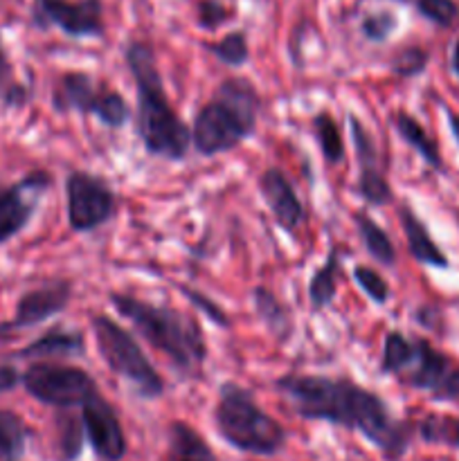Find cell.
Here are the masks:
<instances>
[{
    "mask_svg": "<svg viewBox=\"0 0 459 461\" xmlns=\"http://www.w3.org/2000/svg\"><path fill=\"white\" fill-rule=\"evenodd\" d=\"M274 390L297 417L358 432L390 461L403 457L412 439V426L399 421L376 392L346 376L286 374Z\"/></svg>",
    "mask_w": 459,
    "mask_h": 461,
    "instance_id": "6da1fadb",
    "label": "cell"
},
{
    "mask_svg": "<svg viewBox=\"0 0 459 461\" xmlns=\"http://www.w3.org/2000/svg\"><path fill=\"white\" fill-rule=\"evenodd\" d=\"M122 52L135 86V133L144 151L169 162L184 160L192 147V129L171 106L158 68L156 50L148 41L130 39Z\"/></svg>",
    "mask_w": 459,
    "mask_h": 461,
    "instance_id": "7a4b0ae2",
    "label": "cell"
},
{
    "mask_svg": "<svg viewBox=\"0 0 459 461\" xmlns=\"http://www.w3.org/2000/svg\"><path fill=\"white\" fill-rule=\"evenodd\" d=\"M112 309L133 324L135 331L160 354L171 360L183 376H198L207 354V340L196 318H189L174 306L144 302L126 293H108Z\"/></svg>",
    "mask_w": 459,
    "mask_h": 461,
    "instance_id": "3957f363",
    "label": "cell"
},
{
    "mask_svg": "<svg viewBox=\"0 0 459 461\" xmlns=\"http://www.w3.org/2000/svg\"><path fill=\"white\" fill-rule=\"evenodd\" d=\"M261 113V95L246 77H228L216 86L192 124V147L198 156L214 158L252 138Z\"/></svg>",
    "mask_w": 459,
    "mask_h": 461,
    "instance_id": "277c9868",
    "label": "cell"
},
{
    "mask_svg": "<svg viewBox=\"0 0 459 461\" xmlns=\"http://www.w3.org/2000/svg\"><path fill=\"white\" fill-rule=\"evenodd\" d=\"M381 372L390 374L405 387L426 392L435 401L459 403V363L432 347L426 338L390 331L382 340Z\"/></svg>",
    "mask_w": 459,
    "mask_h": 461,
    "instance_id": "5b68a950",
    "label": "cell"
},
{
    "mask_svg": "<svg viewBox=\"0 0 459 461\" xmlns=\"http://www.w3.org/2000/svg\"><path fill=\"white\" fill-rule=\"evenodd\" d=\"M212 417L223 441L241 453L270 457L286 446L282 423L259 408L250 390L234 381L220 383Z\"/></svg>",
    "mask_w": 459,
    "mask_h": 461,
    "instance_id": "8992f818",
    "label": "cell"
},
{
    "mask_svg": "<svg viewBox=\"0 0 459 461\" xmlns=\"http://www.w3.org/2000/svg\"><path fill=\"white\" fill-rule=\"evenodd\" d=\"M90 327H93L94 345L106 367L117 378H122L135 396L144 401H156L165 394V378L158 374L138 340L122 324H117L108 315H93Z\"/></svg>",
    "mask_w": 459,
    "mask_h": 461,
    "instance_id": "52a82bcc",
    "label": "cell"
},
{
    "mask_svg": "<svg viewBox=\"0 0 459 461\" xmlns=\"http://www.w3.org/2000/svg\"><path fill=\"white\" fill-rule=\"evenodd\" d=\"M57 113H81L93 115L108 129H122L130 120V106L117 90L94 81L93 75L81 70L63 72L52 93Z\"/></svg>",
    "mask_w": 459,
    "mask_h": 461,
    "instance_id": "ba28073f",
    "label": "cell"
},
{
    "mask_svg": "<svg viewBox=\"0 0 459 461\" xmlns=\"http://www.w3.org/2000/svg\"><path fill=\"white\" fill-rule=\"evenodd\" d=\"M32 399L57 410L84 405L97 390V383L86 369L75 365L34 363L21 378Z\"/></svg>",
    "mask_w": 459,
    "mask_h": 461,
    "instance_id": "9c48e42d",
    "label": "cell"
},
{
    "mask_svg": "<svg viewBox=\"0 0 459 461\" xmlns=\"http://www.w3.org/2000/svg\"><path fill=\"white\" fill-rule=\"evenodd\" d=\"M66 212L72 232H94L115 216L117 196L102 176L72 171L66 178Z\"/></svg>",
    "mask_w": 459,
    "mask_h": 461,
    "instance_id": "30bf717a",
    "label": "cell"
},
{
    "mask_svg": "<svg viewBox=\"0 0 459 461\" xmlns=\"http://www.w3.org/2000/svg\"><path fill=\"white\" fill-rule=\"evenodd\" d=\"M32 23L39 30H58L70 39H102L106 34L104 0H32Z\"/></svg>",
    "mask_w": 459,
    "mask_h": 461,
    "instance_id": "8fae6325",
    "label": "cell"
},
{
    "mask_svg": "<svg viewBox=\"0 0 459 461\" xmlns=\"http://www.w3.org/2000/svg\"><path fill=\"white\" fill-rule=\"evenodd\" d=\"M349 133L354 142L356 165H358V178H356V194L360 201L369 207H385L394 201L392 185L387 183L385 171L381 167V156H378L376 142L367 126L363 124L358 115L349 113Z\"/></svg>",
    "mask_w": 459,
    "mask_h": 461,
    "instance_id": "7c38bea8",
    "label": "cell"
},
{
    "mask_svg": "<svg viewBox=\"0 0 459 461\" xmlns=\"http://www.w3.org/2000/svg\"><path fill=\"white\" fill-rule=\"evenodd\" d=\"M50 187H52V176L45 171H34L9 187H0V246L30 225L40 196Z\"/></svg>",
    "mask_w": 459,
    "mask_h": 461,
    "instance_id": "4fadbf2b",
    "label": "cell"
},
{
    "mask_svg": "<svg viewBox=\"0 0 459 461\" xmlns=\"http://www.w3.org/2000/svg\"><path fill=\"white\" fill-rule=\"evenodd\" d=\"M81 423L94 455L104 461H120L126 455V435L115 408L94 392L81 405Z\"/></svg>",
    "mask_w": 459,
    "mask_h": 461,
    "instance_id": "5bb4252c",
    "label": "cell"
},
{
    "mask_svg": "<svg viewBox=\"0 0 459 461\" xmlns=\"http://www.w3.org/2000/svg\"><path fill=\"white\" fill-rule=\"evenodd\" d=\"M259 192L274 223L286 234L295 237L302 225L306 223V212L288 176L277 167H270L259 176Z\"/></svg>",
    "mask_w": 459,
    "mask_h": 461,
    "instance_id": "9a60e30c",
    "label": "cell"
},
{
    "mask_svg": "<svg viewBox=\"0 0 459 461\" xmlns=\"http://www.w3.org/2000/svg\"><path fill=\"white\" fill-rule=\"evenodd\" d=\"M70 300L72 284L68 279H58V282H50L39 288H32V291H27L18 300L14 320L7 322L9 329L16 331V329L36 327V324L63 313L68 309V304H70Z\"/></svg>",
    "mask_w": 459,
    "mask_h": 461,
    "instance_id": "2e32d148",
    "label": "cell"
},
{
    "mask_svg": "<svg viewBox=\"0 0 459 461\" xmlns=\"http://www.w3.org/2000/svg\"><path fill=\"white\" fill-rule=\"evenodd\" d=\"M399 221H400V228H403L405 243H408L410 255H412V259L417 261V264L428 266V268H435V270L450 268V259L444 255L439 243L432 239L428 225L418 219L417 212H414L408 203L399 205Z\"/></svg>",
    "mask_w": 459,
    "mask_h": 461,
    "instance_id": "e0dca14e",
    "label": "cell"
},
{
    "mask_svg": "<svg viewBox=\"0 0 459 461\" xmlns=\"http://www.w3.org/2000/svg\"><path fill=\"white\" fill-rule=\"evenodd\" d=\"M250 297L252 304H255L256 318L261 320L266 331H268L274 340L282 342V345L291 340L292 333H295V322H292V313L288 311V306L266 286L252 288Z\"/></svg>",
    "mask_w": 459,
    "mask_h": 461,
    "instance_id": "ac0fdd59",
    "label": "cell"
},
{
    "mask_svg": "<svg viewBox=\"0 0 459 461\" xmlns=\"http://www.w3.org/2000/svg\"><path fill=\"white\" fill-rule=\"evenodd\" d=\"M390 122L392 126H394L396 133H399V138L403 140L412 151H417L418 158H421L430 169L444 171V160H441L439 147H436L435 140L428 135V131L423 129L421 122H418L412 113L403 111V108H396L390 115Z\"/></svg>",
    "mask_w": 459,
    "mask_h": 461,
    "instance_id": "d6986e66",
    "label": "cell"
},
{
    "mask_svg": "<svg viewBox=\"0 0 459 461\" xmlns=\"http://www.w3.org/2000/svg\"><path fill=\"white\" fill-rule=\"evenodd\" d=\"M86 354L84 333L54 327L18 351L21 358H72Z\"/></svg>",
    "mask_w": 459,
    "mask_h": 461,
    "instance_id": "ffe728a7",
    "label": "cell"
},
{
    "mask_svg": "<svg viewBox=\"0 0 459 461\" xmlns=\"http://www.w3.org/2000/svg\"><path fill=\"white\" fill-rule=\"evenodd\" d=\"M342 270V255L338 248H331V252L327 255V259L313 270L309 279V302L310 309L315 313L324 311L327 306H331V302L338 295V275Z\"/></svg>",
    "mask_w": 459,
    "mask_h": 461,
    "instance_id": "44dd1931",
    "label": "cell"
},
{
    "mask_svg": "<svg viewBox=\"0 0 459 461\" xmlns=\"http://www.w3.org/2000/svg\"><path fill=\"white\" fill-rule=\"evenodd\" d=\"M354 223H356V232H358L360 241H363L364 250L367 255L372 257L376 264L385 266V268H392L396 266V248L392 243V239L387 237L385 230L367 214V212H356L354 214Z\"/></svg>",
    "mask_w": 459,
    "mask_h": 461,
    "instance_id": "7402d4cb",
    "label": "cell"
},
{
    "mask_svg": "<svg viewBox=\"0 0 459 461\" xmlns=\"http://www.w3.org/2000/svg\"><path fill=\"white\" fill-rule=\"evenodd\" d=\"M169 461H219L207 441L184 421L169 426Z\"/></svg>",
    "mask_w": 459,
    "mask_h": 461,
    "instance_id": "603a6c76",
    "label": "cell"
},
{
    "mask_svg": "<svg viewBox=\"0 0 459 461\" xmlns=\"http://www.w3.org/2000/svg\"><path fill=\"white\" fill-rule=\"evenodd\" d=\"M310 126H313L315 142H318V149L320 153H322L324 160H327L328 165H342L346 156V147L336 117L328 111H320L313 115Z\"/></svg>",
    "mask_w": 459,
    "mask_h": 461,
    "instance_id": "cb8c5ba5",
    "label": "cell"
},
{
    "mask_svg": "<svg viewBox=\"0 0 459 461\" xmlns=\"http://www.w3.org/2000/svg\"><path fill=\"white\" fill-rule=\"evenodd\" d=\"M202 50L228 68H243L250 63V41L243 30H232L219 41H202Z\"/></svg>",
    "mask_w": 459,
    "mask_h": 461,
    "instance_id": "d4e9b609",
    "label": "cell"
},
{
    "mask_svg": "<svg viewBox=\"0 0 459 461\" xmlns=\"http://www.w3.org/2000/svg\"><path fill=\"white\" fill-rule=\"evenodd\" d=\"M417 432L426 444H439L459 450V417H450V414H426L418 421Z\"/></svg>",
    "mask_w": 459,
    "mask_h": 461,
    "instance_id": "484cf974",
    "label": "cell"
},
{
    "mask_svg": "<svg viewBox=\"0 0 459 461\" xmlns=\"http://www.w3.org/2000/svg\"><path fill=\"white\" fill-rule=\"evenodd\" d=\"M27 428L22 419L12 410H0V455L16 459L25 453Z\"/></svg>",
    "mask_w": 459,
    "mask_h": 461,
    "instance_id": "4316f807",
    "label": "cell"
},
{
    "mask_svg": "<svg viewBox=\"0 0 459 461\" xmlns=\"http://www.w3.org/2000/svg\"><path fill=\"white\" fill-rule=\"evenodd\" d=\"M396 27H399V16L392 9H374V12H367L360 18V34L369 43H387L396 32Z\"/></svg>",
    "mask_w": 459,
    "mask_h": 461,
    "instance_id": "83f0119b",
    "label": "cell"
},
{
    "mask_svg": "<svg viewBox=\"0 0 459 461\" xmlns=\"http://www.w3.org/2000/svg\"><path fill=\"white\" fill-rule=\"evenodd\" d=\"M428 63H430V52L421 45H405L399 52L392 57L390 70L392 75L400 77V79H412L426 72Z\"/></svg>",
    "mask_w": 459,
    "mask_h": 461,
    "instance_id": "f1b7e54d",
    "label": "cell"
},
{
    "mask_svg": "<svg viewBox=\"0 0 459 461\" xmlns=\"http://www.w3.org/2000/svg\"><path fill=\"white\" fill-rule=\"evenodd\" d=\"M412 7L417 9L418 16L441 30H450L459 21L457 0H412Z\"/></svg>",
    "mask_w": 459,
    "mask_h": 461,
    "instance_id": "f546056e",
    "label": "cell"
},
{
    "mask_svg": "<svg viewBox=\"0 0 459 461\" xmlns=\"http://www.w3.org/2000/svg\"><path fill=\"white\" fill-rule=\"evenodd\" d=\"M351 277H354L356 286H358L374 304H387V300H390V284H387V279L382 277L376 268L358 264L354 268V273H351Z\"/></svg>",
    "mask_w": 459,
    "mask_h": 461,
    "instance_id": "4dcf8cb0",
    "label": "cell"
},
{
    "mask_svg": "<svg viewBox=\"0 0 459 461\" xmlns=\"http://www.w3.org/2000/svg\"><path fill=\"white\" fill-rule=\"evenodd\" d=\"M234 18V12L220 0H196L194 7V21L196 27L202 32H216L223 25H228Z\"/></svg>",
    "mask_w": 459,
    "mask_h": 461,
    "instance_id": "1f68e13d",
    "label": "cell"
},
{
    "mask_svg": "<svg viewBox=\"0 0 459 461\" xmlns=\"http://www.w3.org/2000/svg\"><path fill=\"white\" fill-rule=\"evenodd\" d=\"M178 291H180V295H183L184 300H187L189 304L194 306V309L201 311V313L205 315L207 320H212L216 327H219V329L232 327V320H230V315L225 313V311L220 309V304H216L212 297L202 295L201 291H196V288H192V286H184V284H180Z\"/></svg>",
    "mask_w": 459,
    "mask_h": 461,
    "instance_id": "d6a6232c",
    "label": "cell"
},
{
    "mask_svg": "<svg viewBox=\"0 0 459 461\" xmlns=\"http://www.w3.org/2000/svg\"><path fill=\"white\" fill-rule=\"evenodd\" d=\"M25 88L14 81L12 61H9L7 48L3 43V34H0V99L9 104V106H18V104L25 102Z\"/></svg>",
    "mask_w": 459,
    "mask_h": 461,
    "instance_id": "836d02e7",
    "label": "cell"
},
{
    "mask_svg": "<svg viewBox=\"0 0 459 461\" xmlns=\"http://www.w3.org/2000/svg\"><path fill=\"white\" fill-rule=\"evenodd\" d=\"M21 378L22 374L16 367H12V365H0V394L3 392H12L21 383Z\"/></svg>",
    "mask_w": 459,
    "mask_h": 461,
    "instance_id": "e575fe53",
    "label": "cell"
},
{
    "mask_svg": "<svg viewBox=\"0 0 459 461\" xmlns=\"http://www.w3.org/2000/svg\"><path fill=\"white\" fill-rule=\"evenodd\" d=\"M444 113H446V122H448L450 133H453L454 142H457V147H459V113H454L453 108H448V106L444 108Z\"/></svg>",
    "mask_w": 459,
    "mask_h": 461,
    "instance_id": "d590c367",
    "label": "cell"
},
{
    "mask_svg": "<svg viewBox=\"0 0 459 461\" xmlns=\"http://www.w3.org/2000/svg\"><path fill=\"white\" fill-rule=\"evenodd\" d=\"M450 70H453V75L459 79V36L453 45V52H450Z\"/></svg>",
    "mask_w": 459,
    "mask_h": 461,
    "instance_id": "8d00e7d4",
    "label": "cell"
},
{
    "mask_svg": "<svg viewBox=\"0 0 459 461\" xmlns=\"http://www.w3.org/2000/svg\"><path fill=\"white\" fill-rule=\"evenodd\" d=\"M9 333H12V329H9V324H0V342L7 340Z\"/></svg>",
    "mask_w": 459,
    "mask_h": 461,
    "instance_id": "74e56055",
    "label": "cell"
}]
</instances>
